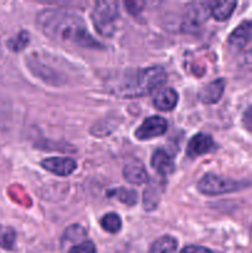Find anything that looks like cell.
I'll use <instances>...</instances> for the list:
<instances>
[{"instance_id": "8", "label": "cell", "mask_w": 252, "mask_h": 253, "mask_svg": "<svg viewBox=\"0 0 252 253\" xmlns=\"http://www.w3.org/2000/svg\"><path fill=\"white\" fill-rule=\"evenodd\" d=\"M215 147L216 145L212 141L211 136L207 135V133H198L188 143L187 155L192 158L199 157V156L214 151Z\"/></svg>"}, {"instance_id": "14", "label": "cell", "mask_w": 252, "mask_h": 253, "mask_svg": "<svg viewBox=\"0 0 252 253\" xmlns=\"http://www.w3.org/2000/svg\"><path fill=\"white\" fill-rule=\"evenodd\" d=\"M235 7H236V1L232 0L211 2V15L219 21H224L231 16Z\"/></svg>"}, {"instance_id": "5", "label": "cell", "mask_w": 252, "mask_h": 253, "mask_svg": "<svg viewBox=\"0 0 252 253\" xmlns=\"http://www.w3.org/2000/svg\"><path fill=\"white\" fill-rule=\"evenodd\" d=\"M167 130V121L161 116H151L146 119L138 128L135 135L138 140H150V138L162 136Z\"/></svg>"}, {"instance_id": "7", "label": "cell", "mask_w": 252, "mask_h": 253, "mask_svg": "<svg viewBox=\"0 0 252 253\" xmlns=\"http://www.w3.org/2000/svg\"><path fill=\"white\" fill-rule=\"evenodd\" d=\"M41 166L48 172L59 177H67L76 170L77 163L72 158L66 157H51L46 158L41 162Z\"/></svg>"}, {"instance_id": "1", "label": "cell", "mask_w": 252, "mask_h": 253, "mask_svg": "<svg viewBox=\"0 0 252 253\" xmlns=\"http://www.w3.org/2000/svg\"><path fill=\"white\" fill-rule=\"evenodd\" d=\"M37 25L46 36L54 41L81 47H100L89 34L83 19L72 12L46 9L37 15Z\"/></svg>"}, {"instance_id": "3", "label": "cell", "mask_w": 252, "mask_h": 253, "mask_svg": "<svg viewBox=\"0 0 252 253\" xmlns=\"http://www.w3.org/2000/svg\"><path fill=\"white\" fill-rule=\"evenodd\" d=\"M118 17L119 6L115 1H98L91 12L94 26L104 37H109L114 34Z\"/></svg>"}, {"instance_id": "24", "label": "cell", "mask_w": 252, "mask_h": 253, "mask_svg": "<svg viewBox=\"0 0 252 253\" xmlns=\"http://www.w3.org/2000/svg\"><path fill=\"white\" fill-rule=\"evenodd\" d=\"M244 67L247 71L252 72V51L247 52L244 57Z\"/></svg>"}, {"instance_id": "13", "label": "cell", "mask_w": 252, "mask_h": 253, "mask_svg": "<svg viewBox=\"0 0 252 253\" xmlns=\"http://www.w3.org/2000/svg\"><path fill=\"white\" fill-rule=\"evenodd\" d=\"M153 103H155L156 108L160 109V110L170 111L177 105L178 94L172 88H166L158 91Z\"/></svg>"}, {"instance_id": "16", "label": "cell", "mask_w": 252, "mask_h": 253, "mask_svg": "<svg viewBox=\"0 0 252 253\" xmlns=\"http://www.w3.org/2000/svg\"><path fill=\"white\" fill-rule=\"evenodd\" d=\"M100 224L105 231L110 232V234H116V232H119L121 230L123 222H121L120 216L118 214H115V212H109V214L104 215L101 217Z\"/></svg>"}, {"instance_id": "22", "label": "cell", "mask_w": 252, "mask_h": 253, "mask_svg": "<svg viewBox=\"0 0 252 253\" xmlns=\"http://www.w3.org/2000/svg\"><path fill=\"white\" fill-rule=\"evenodd\" d=\"M242 123H244L245 127H246L250 132H252V105L250 106L246 111H245Z\"/></svg>"}, {"instance_id": "12", "label": "cell", "mask_w": 252, "mask_h": 253, "mask_svg": "<svg viewBox=\"0 0 252 253\" xmlns=\"http://www.w3.org/2000/svg\"><path fill=\"white\" fill-rule=\"evenodd\" d=\"M225 89V82L222 79H216L211 83L207 84L199 91V99L204 104H214L219 101Z\"/></svg>"}, {"instance_id": "11", "label": "cell", "mask_w": 252, "mask_h": 253, "mask_svg": "<svg viewBox=\"0 0 252 253\" xmlns=\"http://www.w3.org/2000/svg\"><path fill=\"white\" fill-rule=\"evenodd\" d=\"M151 165L163 177H167L174 172V162L165 150L155 151L151 158Z\"/></svg>"}, {"instance_id": "15", "label": "cell", "mask_w": 252, "mask_h": 253, "mask_svg": "<svg viewBox=\"0 0 252 253\" xmlns=\"http://www.w3.org/2000/svg\"><path fill=\"white\" fill-rule=\"evenodd\" d=\"M175 251L177 241L170 236H163L153 242L148 253H175Z\"/></svg>"}, {"instance_id": "10", "label": "cell", "mask_w": 252, "mask_h": 253, "mask_svg": "<svg viewBox=\"0 0 252 253\" xmlns=\"http://www.w3.org/2000/svg\"><path fill=\"white\" fill-rule=\"evenodd\" d=\"M124 177L131 184H143L148 180V174L145 169V166L138 160L128 162L124 167Z\"/></svg>"}, {"instance_id": "19", "label": "cell", "mask_w": 252, "mask_h": 253, "mask_svg": "<svg viewBox=\"0 0 252 253\" xmlns=\"http://www.w3.org/2000/svg\"><path fill=\"white\" fill-rule=\"evenodd\" d=\"M86 231L79 225H72L69 226L68 229L66 230L63 235V240L67 242H76V241H81L85 237Z\"/></svg>"}, {"instance_id": "4", "label": "cell", "mask_w": 252, "mask_h": 253, "mask_svg": "<svg viewBox=\"0 0 252 253\" xmlns=\"http://www.w3.org/2000/svg\"><path fill=\"white\" fill-rule=\"evenodd\" d=\"M245 182L230 179V178H222L209 173L205 174L202 179L198 182V189L200 193L207 195H219L225 193L236 192L246 187Z\"/></svg>"}, {"instance_id": "18", "label": "cell", "mask_w": 252, "mask_h": 253, "mask_svg": "<svg viewBox=\"0 0 252 253\" xmlns=\"http://www.w3.org/2000/svg\"><path fill=\"white\" fill-rule=\"evenodd\" d=\"M15 240H16L15 230L9 226L0 225V247L5 250H11L14 247Z\"/></svg>"}, {"instance_id": "6", "label": "cell", "mask_w": 252, "mask_h": 253, "mask_svg": "<svg viewBox=\"0 0 252 253\" xmlns=\"http://www.w3.org/2000/svg\"><path fill=\"white\" fill-rule=\"evenodd\" d=\"M211 14V2H193L187 7L184 24L187 29L200 26Z\"/></svg>"}, {"instance_id": "17", "label": "cell", "mask_w": 252, "mask_h": 253, "mask_svg": "<svg viewBox=\"0 0 252 253\" xmlns=\"http://www.w3.org/2000/svg\"><path fill=\"white\" fill-rule=\"evenodd\" d=\"M108 195L116 198V199L120 200L121 203H124V204L126 205H133L137 202V194H136L135 190L132 189L119 188V189H114L111 190V192H109Z\"/></svg>"}, {"instance_id": "9", "label": "cell", "mask_w": 252, "mask_h": 253, "mask_svg": "<svg viewBox=\"0 0 252 253\" xmlns=\"http://www.w3.org/2000/svg\"><path fill=\"white\" fill-rule=\"evenodd\" d=\"M252 40V21H244L232 31L229 44L234 49H242Z\"/></svg>"}, {"instance_id": "2", "label": "cell", "mask_w": 252, "mask_h": 253, "mask_svg": "<svg viewBox=\"0 0 252 253\" xmlns=\"http://www.w3.org/2000/svg\"><path fill=\"white\" fill-rule=\"evenodd\" d=\"M166 79L167 74L161 67L128 69L109 78L108 89L121 98H137L152 93L165 83Z\"/></svg>"}, {"instance_id": "21", "label": "cell", "mask_w": 252, "mask_h": 253, "mask_svg": "<svg viewBox=\"0 0 252 253\" xmlns=\"http://www.w3.org/2000/svg\"><path fill=\"white\" fill-rule=\"evenodd\" d=\"M68 253H96L95 246L93 242L90 241H84L82 244L76 245L69 250Z\"/></svg>"}, {"instance_id": "20", "label": "cell", "mask_w": 252, "mask_h": 253, "mask_svg": "<svg viewBox=\"0 0 252 253\" xmlns=\"http://www.w3.org/2000/svg\"><path fill=\"white\" fill-rule=\"evenodd\" d=\"M27 43H29V34H27L26 31H21L17 36H15L14 39L9 40L7 46H9V48L11 49V51L17 52L24 49L25 47L27 46Z\"/></svg>"}, {"instance_id": "23", "label": "cell", "mask_w": 252, "mask_h": 253, "mask_svg": "<svg viewBox=\"0 0 252 253\" xmlns=\"http://www.w3.org/2000/svg\"><path fill=\"white\" fill-rule=\"evenodd\" d=\"M180 253H211V251L205 247H200V246H188L185 249L182 250Z\"/></svg>"}]
</instances>
